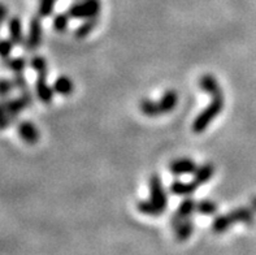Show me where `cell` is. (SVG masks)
<instances>
[{"instance_id": "cell-23", "label": "cell", "mask_w": 256, "mask_h": 255, "mask_svg": "<svg viewBox=\"0 0 256 255\" xmlns=\"http://www.w3.org/2000/svg\"><path fill=\"white\" fill-rule=\"evenodd\" d=\"M136 208H138L142 213L147 215V216H160V215H162L159 208H158L150 199L140 200V202L136 203Z\"/></svg>"}, {"instance_id": "cell-21", "label": "cell", "mask_w": 256, "mask_h": 255, "mask_svg": "<svg viewBox=\"0 0 256 255\" xmlns=\"http://www.w3.org/2000/svg\"><path fill=\"white\" fill-rule=\"evenodd\" d=\"M96 24H98V19L86 20V21H84V23L82 24L80 28H77V30H76V33H74L76 38L84 39V38H86L88 36H90L91 33L94 32L95 28H96Z\"/></svg>"}, {"instance_id": "cell-16", "label": "cell", "mask_w": 256, "mask_h": 255, "mask_svg": "<svg viewBox=\"0 0 256 255\" xmlns=\"http://www.w3.org/2000/svg\"><path fill=\"white\" fill-rule=\"evenodd\" d=\"M26 65H28V62H26V59L22 58V56H18V58H8L6 60H3L4 68H6L8 71L14 73V75L24 73V71L26 69Z\"/></svg>"}, {"instance_id": "cell-11", "label": "cell", "mask_w": 256, "mask_h": 255, "mask_svg": "<svg viewBox=\"0 0 256 255\" xmlns=\"http://www.w3.org/2000/svg\"><path fill=\"white\" fill-rule=\"evenodd\" d=\"M178 104V94L173 89H169L162 94V97L159 100V107L162 111V115L170 113Z\"/></svg>"}, {"instance_id": "cell-8", "label": "cell", "mask_w": 256, "mask_h": 255, "mask_svg": "<svg viewBox=\"0 0 256 255\" xmlns=\"http://www.w3.org/2000/svg\"><path fill=\"white\" fill-rule=\"evenodd\" d=\"M195 210H196V202L192 198H185L178 206V208H177L176 213L172 216V219H170V224H172L173 228H176L184 220L188 219L190 215Z\"/></svg>"}, {"instance_id": "cell-2", "label": "cell", "mask_w": 256, "mask_h": 255, "mask_svg": "<svg viewBox=\"0 0 256 255\" xmlns=\"http://www.w3.org/2000/svg\"><path fill=\"white\" fill-rule=\"evenodd\" d=\"M100 0H81V2L73 4L69 8L68 13L72 19L88 20L98 19V16L100 15Z\"/></svg>"}, {"instance_id": "cell-25", "label": "cell", "mask_w": 256, "mask_h": 255, "mask_svg": "<svg viewBox=\"0 0 256 255\" xmlns=\"http://www.w3.org/2000/svg\"><path fill=\"white\" fill-rule=\"evenodd\" d=\"M69 13H58L54 17V29L58 33H64L69 26Z\"/></svg>"}, {"instance_id": "cell-18", "label": "cell", "mask_w": 256, "mask_h": 255, "mask_svg": "<svg viewBox=\"0 0 256 255\" xmlns=\"http://www.w3.org/2000/svg\"><path fill=\"white\" fill-rule=\"evenodd\" d=\"M140 108L142 111L143 115H146L148 117H156L162 115V111H160L159 102H155V100H151L148 98H143L140 103Z\"/></svg>"}, {"instance_id": "cell-12", "label": "cell", "mask_w": 256, "mask_h": 255, "mask_svg": "<svg viewBox=\"0 0 256 255\" xmlns=\"http://www.w3.org/2000/svg\"><path fill=\"white\" fill-rule=\"evenodd\" d=\"M214 165L211 164V163H206V164L198 167V169L195 171L192 182L199 187L211 180V178L214 177Z\"/></svg>"}, {"instance_id": "cell-19", "label": "cell", "mask_w": 256, "mask_h": 255, "mask_svg": "<svg viewBox=\"0 0 256 255\" xmlns=\"http://www.w3.org/2000/svg\"><path fill=\"white\" fill-rule=\"evenodd\" d=\"M176 234H177V239L178 241H185L188 237L192 236V233L194 232V223L190 219H186L184 221L176 226Z\"/></svg>"}, {"instance_id": "cell-10", "label": "cell", "mask_w": 256, "mask_h": 255, "mask_svg": "<svg viewBox=\"0 0 256 255\" xmlns=\"http://www.w3.org/2000/svg\"><path fill=\"white\" fill-rule=\"evenodd\" d=\"M199 87L202 91L211 95V97H218L222 94L220 84L218 82L216 77L212 75H204L199 78Z\"/></svg>"}, {"instance_id": "cell-1", "label": "cell", "mask_w": 256, "mask_h": 255, "mask_svg": "<svg viewBox=\"0 0 256 255\" xmlns=\"http://www.w3.org/2000/svg\"><path fill=\"white\" fill-rule=\"evenodd\" d=\"M225 107V97L224 94L218 95V97H212L211 103L206 107L204 110L199 113L198 116L195 117L194 123H192V129L195 134H200L204 132L208 126L211 125L216 117L221 113V111L224 110Z\"/></svg>"}, {"instance_id": "cell-22", "label": "cell", "mask_w": 256, "mask_h": 255, "mask_svg": "<svg viewBox=\"0 0 256 255\" xmlns=\"http://www.w3.org/2000/svg\"><path fill=\"white\" fill-rule=\"evenodd\" d=\"M30 67L38 76H47L48 73V64L46 62V59L40 55L32 56L30 60Z\"/></svg>"}, {"instance_id": "cell-32", "label": "cell", "mask_w": 256, "mask_h": 255, "mask_svg": "<svg viewBox=\"0 0 256 255\" xmlns=\"http://www.w3.org/2000/svg\"><path fill=\"white\" fill-rule=\"evenodd\" d=\"M251 203H252L254 208H256V197H255V198H254V199H252V202H251Z\"/></svg>"}, {"instance_id": "cell-20", "label": "cell", "mask_w": 256, "mask_h": 255, "mask_svg": "<svg viewBox=\"0 0 256 255\" xmlns=\"http://www.w3.org/2000/svg\"><path fill=\"white\" fill-rule=\"evenodd\" d=\"M233 219L228 213V215H218V216L214 217V223H212V229L216 233H222L226 232L232 225H233Z\"/></svg>"}, {"instance_id": "cell-26", "label": "cell", "mask_w": 256, "mask_h": 255, "mask_svg": "<svg viewBox=\"0 0 256 255\" xmlns=\"http://www.w3.org/2000/svg\"><path fill=\"white\" fill-rule=\"evenodd\" d=\"M56 0H39L38 7V16L39 17H48L51 16L55 8Z\"/></svg>"}, {"instance_id": "cell-4", "label": "cell", "mask_w": 256, "mask_h": 255, "mask_svg": "<svg viewBox=\"0 0 256 255\" xmlns=\"http://www.w3.org/2000/svg\"><path fill=\"white\" fill-rule=\"evenodd\" d=\"M4 107H6V113L10 115V119L14 121V120L18 117V115L22 112L25 108L32 106V95L29 93V90L21 91L18 97L12 98V99L3 100Z\"/></svg>"}, {"instance_id": "cell-27", "label": "cell", "mask_w": 256, "mask_h": 255, "mask_svg": "<svg viewBox=\"0 0 256 255\" xmlns=\"http://www.w3.org/2000/svg\"><path fill=\"white\" fill-rule=\"evenodd\" d=\"M14 89V82L10 78L0 77V98H6Z\"/></svg>"}, {"instance_id": "cell-31", "label": "cell", "mask_w": 256, "mask_h": 255, "mask_svg": "<svg viewBox=\"0 0 256 255\" xmlns=\"http://www.w3.org/2000/svg\"><path fill=\"white\" fill-rule=\"evenodd\" d=\"M6 17H8V8L4 4L0 3V24L6 21Z\"/></svg>"}, {"instance_id": "cell-24", "label": "cell", "mask_w": 256, "mask_h": 255, "mask_svg": "<svg viewBox=\"0 0 256 255\" xmlns=\"http://www.w3.org/2000/svg\"><path fill=\"white\" fill-rule=\"evenodd\" d=\"M196 211L203 213V215H214V213L218 212V204H216V202L210 199L199 200L196 203Z\"/></svg>"}, {"instance_id": "cell-3", "label": "cell", "mask_w": 256, "mask_h": 255, "mask_svg": "<svg viewBox=\"0 0 256 255\" xmlns=\"http://www.w3.org/2000/svg\"><path fill=\"white\" fill-rule=\"evenodd\" d=\"M150 185V200L159 208L160 212H164L168 207V197L166 189L162 186V178L158 174H152L148 181Z\"/></svg>"}, {"instance_id": "cell-14", "label": "cell", "mask_w": 256, "mask_h": 255, "mask_svg": "<svg viewBox=\"0 0 256 255\" xmlns=\"http://www.w3.org/2000/svg\"><path fill=\"white\" fill-rule=\"evenodd\" d=\"M54 90L58 95H62V97H68L72 95L73 91H74V84L70 78L66 77V76H60L55 80L54 82Z\"/></svg>"}, {"instance_id": "cell-6", "label": "cell", "mask_w": 256, "mask_h": 255, "mask_svg": "<svg viewBox=\"0 0 256 255\" xmlns=\"http://www.w3.org/2000/svg\"><path fill=\"white\" fill-rule=\"evenodd\" d=\"M17 133H18L20 138L22 139L26 145H36L39 142V138H40L38 128L32 121H29V120L21 121L18 124V126H17Z\"/></svg>"}, {"instance_id": "cell-29", "label": "cell", "mask_w": 256, "mask_h": 255, "mask_svg": "<svg viewBox=\"0 0 256 255\" xmlns=\"http://www.w3.org/2000/svg\"><path fill=\"white\" fill-rule=\"evenodd\" d=\"M13 123V120L10 119V115L6 113V107H4L3 100L0 102V130H4L6 128H10V124Z\"/></svg>"}, {"instance_id": "cell-15", "label": "cell", "mask_w": 256, "mask_h": 255, "mask_svg": "<svg viewBox=\"0 0 256 255\" xmlns=\"http://www.w3.org/2000/svg\"><path fill=\"white\" fill-rule=\"evenodd\" d=\"M198 189V186L194 182H182V181L176 180L173 181L170 185V191L177 197H188L192 195L195 190Z\"/></svg>"}, {"instance_id": "cell-13", "label": "cell", "mask_w": 256, "mask_h": 255, "mask_svg": "<svg viewBox=\"0 0 256 255\" xmlns=\"http://www.w3.org/2000/svg\"><path fill=\"white\" fill-rule=\"evenodd\" d=\"M8 30H10V37L14 45H21L24 42V33H22V21L20 20L18 16L10 17L8 23Z\"/></svg>"}, {"instance_id": "cell-28", "label": "cell", "mask_w": 256, "mask_h": 255, "mask_svg": "<svg viewBox=\"0 0 256 255\" xmlns=\"http://www.w3.org/2000/svg\"><path fill=\"white\" fill-rule=\"evenodd\" d=\"M14 43L10 39H0V58L2 60H6L10 56Z\"/></svg>"}, {"instance_id": "cell-5", "label": "cell", "mask_w": 256, "mask_h": 255, "mask_svg": "<svg viewBox=\"0 0 256 255\" xmlns=\"http://www.w3.org/2000/svg\"><path fill=\"white\" fill-rule=\"evenodd\" d=\"M42 23H40V19L38 17H32V21H30L29 26V33H28V38H26L25 47L28 51L32 52L38 49L40 43H42Z\"/></svg>"}, {"instance_id": "cell-9", "label": "cell", "mask_w": 256, "mask_h": 255, "mask_svg": "<svg viewBox=\"0 0 256 255\" xmlns=\"http://www.w3.org/2000/svg\"><path fill=\"white\" fill-rule=\"evenodd\" d=\"M36 94L43 104H51L55 90L47 82V76H38L36 82Z\"/></svg>"}, {"instance_id": "cell-17", "label": "cell", "mask_w": 256, "mask_h": 255, "mask_svg": "<svg viewBox=\"0 0 256 255\" xmlns=\"http://www.w3.org/2000/svg\"><path fill=\"white\" fill-rule=\"evenodd\" d=\"M229 215L232 216L234 223H246L251 224L254 221V212L251 208L248 207H240V208H236L232 212H229Z\"/></svg>"}, {"instance_id": "cell-7", "label": "cell", "mask_w": 256, "mask_h": 255, "mask_svg": "<svg viewBox=\"0 0 256 255\" xmlns=\"http://www.w3.org/2000/svg\"><path fill=\"white\" fill-rule=\"evenodd\" d=\"M196 169H198V165L190 158H178L169 163V171L174 176L194 174Z\"/></svg>"}, {"instance_id": "cell-30", "label": "cell", "mask_w": 256, "mask_h": 255, "mask_svg": "<svg viewBox=\"0 0 256 255\" xmlns=\"http://www.w3.org/2000/svg\"><path fill=\"white\" fill-rule=\"evenodd\" d=\"M13 82H14V87L18 89L21 91H26L28 90V81H26V78L24 77L22 73H20V75H14L13 77Z\"/></svg>"}]
</instances>
